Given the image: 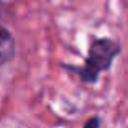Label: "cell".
Masks as SVG:
<instances>
[{
  "label": "cell",
  "mask_w": 128,
  "mask_h": 128,
  "mask_svg": "<svg viewBox=\"0 0 128 128\" xmlns=\"http://www.w3.org/2000/svg\"><path fill=\"white\" fill-rule=\"evenodd\" d=\"M120 52V47L115 41L110 39H96L91 44L86 63L83 68H76L81 80L88 83H94L100 72L107 70L112 63L114 57Z\"/></svg>",
  "instance_id": "1"
},
{
  "label": "cell",
  "mask_w": 128,
  "mask_h": 128,
  "mask_svg": "<svg viewBox=\"0 0 128 128\" xmlns=\"http://www.w3.org/2000/svg\"><path fill=\"white\" fill-rule=\"evenodd\" d=\"M2 63H6L13 55V47H15V42H13L12 36L6 29H2Z\"/></svg>",
  "instance_id": "2"
},
{
  "label": "cell",
  "mask_w": 128,
  "mask_h": 128,
  "mask_svg": "<svg viewBox=\"0 0 128 128\" xmlns=\"http://www.w3.org/2000/svg\"><path fill=\"white\" fill-rule=\"evenodd\" d=\"M84 128H99V118L97 117H94V118H91L89 122L86 123Z\"/></svg>",
  "instance_id": "3"
}]
</instances>
